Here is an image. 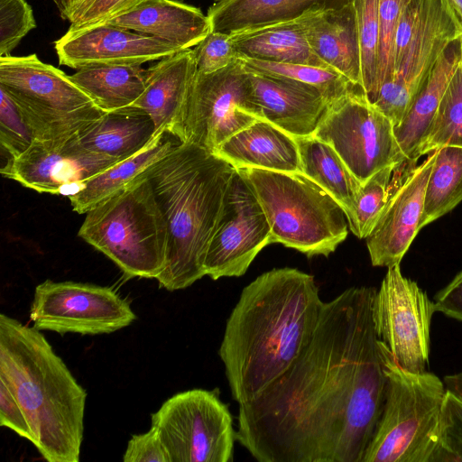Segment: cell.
Masks as SVG:
<instances>
[{"instance_id":"484cf974","label":"cell","mask_w":462,"mask_h":462,"mask_svg":"<svg viewBox=\"0 0 462 462\" xmlns=\"http://www.w3.org/2000/svg\"><path fill=\"white\" fill-rule=\"evenodd\" d=\"M458 40L439 56L401 123L394 127L398 144L410 162H417L419 147L433 120L442 96L458 65Z\"/></svg>"},{"instance_id":"cb8c5ba5","label":"cell","mask_w":462,"mask_h":462,"mask_svg":"<svg viewBox=\"0 0 462 462\" xmlns=\"http://www.w3.org/2000/svg\"><path fill=\"white\" fill-rule=\"evenodd\" d=\"M353 0H218L208 10L213 32L242 31L299 19L313 11L342 7Z\"/></svg>"},{"instance_id":"d6986e66","label":"cell","mask_w":462,"mask_h":462,"mask_svg":"<svg viewBox=\"0 0 462 462\" xmlns=\"http://www.w3.org/2000/svg\"><path fill=\"white\" fill-rule=\"evenodd\" d=\"M146 69L144 90L131 106L152 117L157 134L168 133L181 143L186 107L197 75L193 50L164 57Z\"/></svg>"},{"instance_id":"7402d4cb","label":"cell","mask_w":462,"mask_h":462,"mask_svg":"<svg viewBox=\"0 0 462 462\" xmlns=\"http://www.w3.org/2000/svg\"><path fill=\"white\" fill-rule=\"evenodd\" d=\"M105 23L163 41L180 51L195 47L212 31L208 15L174 0H146Z\"/></svg>"},{"instance_id":"5bb4252c","label":"cell","mask_w":462,"mask_h":462,"mask_svg":"<svg viewBox=\"0 0 462 462\" xmlns=\"http://www.w3.org/2000/svg\"><path fill=\"white\" fill-rule=\"evenodd\" d=\"M461 36L462 24L449 0H428L411 42L373 103L394 127L401 123L439 56Z\"/></svg>"},{"instance_id":"52a82bcc","label":"cell","mask_w":462,"mask_h":462,"mask_svg":"<svg viewBox=\"0 0 462 462\" xmlns=\"http://www.w3.org/2000/svg\"><path fill=\"white\" fill-rule=\"evenodd\" d=\"M259 201L279 243L308 257L328 256L345 241L348 222L342 207L301 172L236 169Z\"/></svg>"},{"instance_id":"f35d334b","label":"cell","mask_w":462,"mask_h":462,"mask_svg":"<svg viewBox=\"0 0 462 462\" xmlns=\"http://www.w3.org/2000/svg\"><path fill=\"white\" fill-rule=\"evenodd\" d=\"M35 27L32 10L25 0H0V56L11 55Z\"/></svg>"},{"instance_id":"8992f818","label":"cell","mask_w":462,"mask_h":462,"mask_svg":"<svg viewBox=\"0 0 462 462\" xmlns=\"http://www.w3.org/2000/svg\"><path fill=\"white\" fill-rule=\"evenodd\" d=\"M79 236L127 278H157L166 263L168 227L143 172L86 213Z\"/></svg>"},{"instance_id":"44dd1931","label":"cell","mask_w":462,"mask_h":462,"mask_svg":"<svg viewBox=\"0 0 462 462\" xmlns=\"http://www.w3.org/2000/svg\"><path fill=\"white\" fill-rule=\"evenodd\" d=\"M299 20L314 54L353 85L361 87L360 47L353 1L339 8L309 12Z\"/></svg>"},{"instance_id":"7c38bea8","label":"cell","mask_w":462,"mask_h":462,"mask_svg":"<svg viewBox=\"0 0 462 462\" xmlns=\"http://www.w3.org/2000/svg\"><path fill=\"white\" fill-rule=\"evenodd\" d=\"M30 319L38 330L100 335L128 327L136 315L110 287L46 280L34 290Z\"/></svg>"},{"instance_id":"ac0fdd59","label":"cell","mask_w":462,"mask_h":462,"mask_svg":"<svg viewBox=\"0 0 462 462\" xmlns=\"http://www.w3.org/2000/svg\"><path fill=\"white\" fill-rule=\"evenodd\" d=\"M59 63L74 69L100 65H142L180 51L168 42L100 23L70 29L54 42Z\"/></svg>"},{"instance_id":"f546056e","label":"cell","mask_w":462,"mask_h":462,"mask_svg":"<svg viewBox=\"0 0 462 462\" xmlns=\"http://www.w3.org/2000/svg\"><path fill=\"white\" fill-rule=\"evenodd\" d=\"M146 74L141 65H100L79 69L69 77L101 110L110 112L140 97Z\"/></svg>"},{"instance_id":"7dc6e473","label":"cell","mask_w":462,"mask_h":462,"mask_svg":"<svg viewBox=\"0 0 462 462\" xmlns=\"http://www.w3.org/2000/svg\"><path fill=\"white\" fill-rule=\"evenodd\" d=\"M449 2L462 24V0H449Z\"/></svg>"},{"instance_id":"8fae6325","label":"cell","mask_w":462,"mask_h":462,"mask_svg":"<svg viewBox=\"0 0 462 462\" xmlns=\"http://www.w3.org/2000/svg\"><path fill=\"white\" fill-rule=\"evenodd\" d=\"M257 117L248 72L236 62L213 73H198L188 100L181 143L210 152Z\"/></svg>"},{"instance_id":"9c48e42d","label":"cell","mask_w":462,"mask_h":462,"mask_svg":"<svg viewBox=\"0 0 462 462\" xmlns=\"http://www.w3.org/2000/svg\"><path fill=\"white\" fill-rule=\"evenodd\" d=\"M312 135L331 145L361 184L406 161L393 122L360 87L328 104Z\"/></svg>"},{"instance_id":"7a4b0ae2","label":"cell","mask_w":462,"mask_h":462,"mask_svg":"<svg viewBox=\"0 0 462 462\" xmlns=\"http://www.w3.org/2000/svg\"><path fill=\"white\" fill-rule=\"evenodd\" d=\"M323 301L313 275L274 268L256 277L226 320L218 355L233 399H254L310 343Z\"/></svg>"},{"instance_id":"83f0119b","label":"cell","mask_w":462,"mask_h":462,"mask_svg":"<svg viewBox=\"0 0 462 462\" xmlns=\"http://www.w3.org/2000/svg\"><path fill=\"white\" fill-rule=\"evenodd\" d=\"M170 136L172 135L168 133L159 134L136 154L80 182L79 191L68 197L73 210L79 214L87 213L166 156L180 143L174 142Z\"/></svg>"},{"instance_id":"f1b7e54d","label":"cell","mask_w":462,"mask_h":462,"mask_svg":"<svg viewBox=\"0 0 462 462\" xmlns=\"http://www.w3.org/2000/svg\"><path fill=\"white\" fill-rule=\"evenodd\" d=\"M300 152L301 172L321 187L351 215L361 183L328 143L314 135L294 137Z\"/></svg>"},{"instance_id":"ffe728a7","label":"cell","mask_w":462,"mask_h":462,"mask_svg":"<svg viewBox=\"0 0 462 462\" xmlns=\"http://www.w3.org/2000/svg\"><path fill=\"white\" fill-rule=\"evenodd\" d=\"M246 71L258 119L270 122L293 137L313 134L328 106L317 88L288 79Z\"/></svg>"},{"instance_id":"f907efd6","label":"cell","mask_w":462,"mask_h":462,"mask_svg":"<svg viewBox=\"0 0 462 462\" xmlns=\"http://www.w3.org/2000/svg\"><path fill=\"white\" fill-rule=\"evenodd\" d=\"M216 1H218V0H216Z\"/></svg>"},{"instance_id":"d4e9b609","label":"cell","mask_w":462,"mask_h":462,"mask_svg":"<svg viewBox=\"0 0 462 462\" xmlns=\"http://www.w3.org/2000/svg\"><path fill=\"white\" fill-rule=\"evenodd\" d=\"M158 134L152 117L144 110L129 106L106 112L77 140L92 152L123 161L139 152Z\"/></svg>"},{"instance_id":"4dcf8cb0","label":"cell","mask_w":462,"mask_h":462,"mask_svg":"<svg viewBox=\"0 0 462 462\" xmlns=\"http://www.w3.org/2000/svg\"><path fill=\"white\" fill-rule=\"evenodd\" d=\"M436 151L426 186L420 229L462 201V147L444 146Z\"/></svg>"},{"instance_id":"d6a6232c","label":"cell","mask_w":462,"mask_h":462,"mask_svg":"<svg viewBox=\"0 0 462 462\" xmlns=\"http://www.w3.org/2000/svg\"><path fill=\"white\" fill-rule=\"evenodd\" d=\"M238 60L248 71L288 79L311 86L320 92L328 104L339 98L354 87H358L353 85L337 71L328 68L246 58H238Z\"/></svg>"},{"instance_id":"277c9868","label":"cell","mask_w":462,"mask_h":462,"mask_svg":"<svg viewBox=\"0 0 462 462\" xmlns=\"http://www.w3.org/2000/svg\"><path fill=\"white\" fill-rule=\"evenodd\" d=\"M236 169L196 144L180 143L147 175L168 227L166 263L156 280L173 291L205 276L204 260Z\"/></svg>"},{"instance_id":"c3c4849f","label":"cell","mask_w":462,"mask_h":462,"mask_svg":"<svg viewBox=\"0 0 462 462\" xmlns=\"http://www.w3.org/2000/svg\"><path fill=\"white\" fill-rule=\"evenodd\" d=\"M460 51H462V36L458 40Z\"/></svg>"},{"instance_id":"8d00e7d4","label":"cell","mask_w":462,"mask_h":462,"mask_svg":"<svg viewBox=\"0 0 462 462\" xmlns=\"http://www.w3.org/2000/svg\"><path fill=\"white\" fill-rule=\"evenodd\" d=\"M433 462H462V401L448 391Z\"/></svg>"},{"instance_id":"5b68a950","label":"cell","mask_w":462,"mask_h":462,"mask_svg":"<svg viewBox=\"0 0 462 462\" xmlns=\"http://www.w3.org/2000/svg\"><path fill=\"white\" fill-rule=\"evenodd\" d=\"M379 347L386 376L385 396L362 462H433L445 383L429 371L402 368L381 341Z\"/></svg>"},{"instance_id":"2e32d148","label":"cell","mask_w":462,"mask_h":462,"mask_svg":"<svg viewBox=\"0 0 462 462\" xmlns=\"http://www.w3.org/2000/svg\"><path fill=\"white\" fill-rule=\"evenodd\" d=\"M433 151L418 166L400 163L392 177L391 193L376 225L365 238L371 263L377 267L400 263L420 229Z\"/></svg>"},{"instance_id":"4fadbf2b","label":"cell","mask_w":462,"mask_h":462,"mask_svg":"<svg viewBox=\"0 0 462 462\" xmlns=\"http://www.w3.org/2000/svg\"><path fill=\"white\" fill-rule=\"evenodd\" d=\"M435 312L433 300L402 273L400 263L387 267L374 296V328L379 341L402 368L413 373L428 371Z\"/></svg>"},{"instance_id":"b9f144b4","label":"cell","mask_w":462,"mask_h":462,"mask_svg":"<svg viewBox=\"0 0 462 462\" xmlns=\"http://www.w3.org/2000/svg\"><path fill=\"white\" fill-rule=\"evenodd\" d=\"M124 462H171L169 453L155 428L133 435L127 443Z\"/></svg>"},{"instance_id":"f6af8a7d","label":"cell","mask_w":462,"mask_h":462,"mask_svg":"<svg viewBox=\"0 0 462 462\" xmlns=\"http://www.w3.org/2000/svg\"><path fill=\"white\" fill-rule=\"evenodd\" d=\"M446 389L462 401V371L446 375L443 379Z\"/></svg>"},{"instance_id":"ba28073f","label":"cell","mask_w":462,"mask_h":462,"mask_svg":"<svg viewBox=\"0 0 462 462\" xmlns=\"http://www.w3.org/2000/svg\"><path fill=\"white\" fill-rule=\"evenodd\" d=\"M0 88L18 107L34 140L59 146L106 112L58 68L36 54L0 56Z\"/></svg>"},{"instance_id":"ab89813d","label":"cell","mask_w":462,"mask_h":462,"mask_svg":"<svg viewBox=\"0 0 462 462\" xmlns=\"http://www.w3.org/2000/svg\"><path fill=\"white\" fill-rule=\"evenodd\" d=\"M193 50L197 72L209 74L238 60L230 35L211 31Z\"/></svg>"},{"instance_id":"681fc988","label":"cell","mask_w":462,"mask_h":462,"mask_svg":"<svg viewBox=\"0 0 462 462\" xmlns=\"http://www.w3.org/2000/svg\"><path fill=\"white\" fill-rule=\"evenodd\" d=\"M79 1H81V0H78V1H77V3H76L74 5H76ZM74 5H73V6H74ZM73 6H72V7H73ZM72 7H71V9H72ZM71 9H70V10H71ZM70 10H69V11H70ZM69 13H68V14H69ZM67 15H68V14H67ZM67 15H66V16H67ZM65 18H66V17H65ZM64 20H65V19H64Z\"/></svg>"},{"instance_id":"d590c367","label":"cell","mask_w":462,"mask_h":462,"mask_svg":"<svg viewBox=\"0 0 462 462\" xmlns=\"http://www.w3.org/2000/svg\"><path fill=\"white\" fill-rule=\"evenodd\" d=\"M409 1L379 0L377 94L382 85L392 77L395 33L401 15Z\"/></svg>"},{"instance_id":"bcb514c9","label":"cell","mask_w":462,"mask_h":462,"mask_svg":"<svg viewBox=\"0 0 462 462\" xmlns=\"http://www.w3.org/2000/svg\"><path fill=\"white\" fill-rule=\"evenodd\" d=\"M77 1L78 0H54L62 19H65L66 15Z\"/></svg>"},{"instance_id":"4316f807","label":"cell","mask_w":462,"mask_h":462,"mask_svg":"<svg viewBox=\"0 0 462 462\" xmlns=\"http://www.w3.org/2000/svg\"><path fill=\"white\" fill-rule=\"evenodd\" d=\"M230 38L238 58L328 68L312 51L299 19L242 31Z\"/></svg>"},{"instance_id":"30bf717a","label":"cell","mask_w":462,"mask_h":462,"mask_svg":"<svg viewBox=\"0 0 462 462\" xmlns=\"http://www.w3.org/2000/svg\"><path fill=\"white\" fill-rule=\"evenodd\" d=\"M171 462H231L236 431L218 392L192 389L174 394L151 415Z\"/></svg>"},{"instance_id":"60d3db41","label":"cell","mask_w":462,"mask_h":462,"mask_svg":"<svg viewBox=\"0 0 462 462\" xmlns=\"http://www.w3.org/2000/svg\"><path fill=\"white\" fill-rule=\"evenodd\" d=\"M146 0H81L72 7L65 20L70 29L105 23Z\"/></svg>"},{"instance_id":"9a60e30c","label":"cell","mask_w":462,"mask_h":462,"mask_svg":"<svg viewBox=\"0 0 462 462\" xmlns=\"http://www.w3.org/2000/svg\"><path fill=\"white\" fill-rule=\"evenodd\" d=\"M271 244V228L254 194L236 170L204 260L212 280L245 273L259 252Z\"/></svg>"},{"instance_id":"74e56055","label":"cell","mask_w":462,"mask_h":462,"mask_svg":"<svg viewBox=\"0 0 462 462\" xmlns=\"http://www.w3.org/2000/svg\"><path fill=\"white\" fill-rule=\"evenodd\" d=\"M0 92V143L9 160L23 153L34 137L14 102L4 89Z\"/></svg>"},{"instance_id":"3957f363","label":"cell","mask_w":462,"mask_h":462,"mask_svg":"<svg viewBox=\"0 0 462 462\" xmlns=\"http://www.w3.org/2000/svg\"><path fill=\"white\" fill-rule=\"evenodd\" d=\"M40 331L0 314V380L22 407L42 457L79 462L87 392Z\"/></svg>"},{"instance_id":"6da1fadb","label":"cell","mask_w":462,"mask_h":462,"mask_svg":"<svg viewBox=\"0 0 462 462\" xmlns=\"http://www.w3.org/2000/svg\"><path fill=\"white\" fill-rule=\"evenodd\" d=\"M374 287L324 302L295 362L239 404L236 440L259 462H362L386 376L374 322Z\"/></svg>"},{"instance_id":"836d02e7","label":"cell","mask_w":462,"mask_h":462,"mask_svg":"<svg viewBox=\"0 0 462 462\" xmlns=\"http://www.w3.org/2000/svg\"><path fill=\"white\" fill-rule=\"evenodd\" d=\"M360 47L361 87L374 103L377 96L379 0H353Z\"/></svg>"},{"instance_id":"1f68e13d","label":"cell","mask_w":462,"mask_h":462,"mask_svg":"<svg viewBox=\"0 0 462 462\" xmlns=\"http://www.w3.org/2000/svg\"><path fill=\"white\" fill-rule=\"evenodd\" d=\"M460 48V47H459ZM444 146L462 147V51L458 65L442 96L419 147L418 157Z\"/></svg>"},{"instance_id":"e0dca14e","label":"cell","mask_w":462,"mask_h":462,"mask_svg":"<svg viewBox=\"0 0 462 462\" xmlns=\"http://www.w3.org/2000/svg\"><path fill=\"white\" fill-rule=\"evenodd\" d=\"M118 162L83 147L77 137L59 146L34 140L23 153L6 161L1 174L37 192L69 197L80 182Z\"/></svg>"},{"instance_id":"603a6c76","label":"cell","mask_w":462,"mask_h":462,"mask_svg":"<svg viewBox=\"0 0 462 462\" xmlns=\"http://www.w3.org/2000/svg\"><path fill=\"white\" fill-rule=\"evenodd\" d=\"M213 153L226 161L235 169L257 168L301 172L295 138L263 119L229 137Z\"/></svg>"},{"instance_id":"e575fe53","label":"cell","mask_w":462,"mask_h":462,"mask_svg":"<svg viewBox=\"0 0 462 462\" xmlns=\"http://www.w3.org/2000/svg\"><path fill=\"white\" fill-rule=\"evenodd\" d=\"M398 166V165H397ZM397 166L386 167L361 185L354 208L347 217L348 227L360 239L366 238L376 225L388 201L392 177Z\"/></svg>"},{"instance_id":"7bdbcfd3","label":"cell","mask_w":462,"mask_h":462,"mask_svg":"<svg viewBox=\"0 0 462 462\" xmlns=\"http://www.w3.org/2000/svg\"><path fill=\"white\" fill-rule=\"evenodd\" d=\"M0 425L32 442V433L26 416L14 395L0 380Z\"/></svg>"},{"instance_id":"ee69618b","label":"cell","mask_w":462,"mask_h":462,"mask_svg":"<svg viewBox=\"0 0 462 462\" xmlns=\"http://www.w3.org/2000/svg\"><path fill=\"white\" fill-rule=\"evenodd\" d=\"M436 311L462 322V270L434 296Z\"/></svg>"}]
</instances>
